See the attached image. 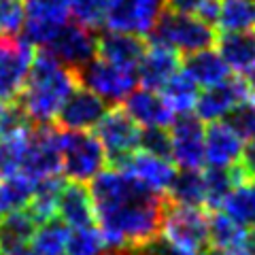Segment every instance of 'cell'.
<instances>
[{
	"mask_svg": "<svg viewBox=\"0 0 255 255\" xmlns=\"http://www.w3.org/2000/svg\"><path fill=\"white\" fill-rule=\"evenodd\" d=\"M94 217L109 249L140 247L159 236L166 198L124 170H102L90 181Z\"/></svg>",
	"mask_w": 255,
	"mask_h": 255,
	"instance_id": "1",
	"label": "cell"
},
{
	"mask_svg": "<svg viewBox=\"0 0 255 255\" xmlns=\"http://www.w3.org/2000/svg\"><path fill=\"white\" fill-rule=\"evenodd\" d=\"M77 87L75 73L53 58L49 51L38 49L30 64L28 79L17 96V105L34 126L51 124L62 102Z\"/></svg>",
	"mask_w": 255,
	"mask_h": 255,
	"instance_id": "2",
	"label": "cell"
},
{
	"mask_svg": "<svg viewBox=\"0 0 255 255\" xmlns=\"http://www.w3.org/2000/svg\"><path fill=\"white\" fill-rule=\"evenodd\" d=\"M149 45H162L177 53H196L211 49L215 45L217 32L213 26L200 21L194 15H183V13H172L164 9L162 15L149 30Z\"/></svg>",
	"mask_w": 255,
	"mask_h": 255,
	"instance_id": "3",
	"label": "cell"
},
{
	"mask_svg": "<svg viewBox=\"0 0 255 255\" xmlns=\"http://www.w3.org/2000/svg\"><path fill=\"white\" fill-rule=\"evenodd\" d=\"M159 234L181 255H198L209 245V215L202 209L177 206L166 200Z\"/></svg>",
	"mask_w": 255,
	"mask_h": 255,
	"instance_id": "4",
	"label": "cell"
},
{
	"mask_svg": "<svg viewBox=\"0 0 255 255\" xmlns=\"http://www.w3.org/2000/svg\"><path fill=\"white\" fill-rule=\"evenodd\" d=\"M107 155L92 132H60V168L70 181L85 183L102 172Z\"/></svg>",
	"mask_w": 255,
	"mask_h": 255,
	"instance_id": "5",
	"label": "cell"
},
{
	"mask_svg": "<svg viewBox=\"0 0 255 255\" xmlns=\"http://www.w3.org/2000/svg\"><path fill=\"white\" fill-rule=\"evenodd\" d=\"M73 73L77 85L94 92L111 107H119V102H124L138 85L136 70L115 66V64H109L100 58L90 60Z\"/></svg>",
	"mask_w": 255,
	"mask_h": 255,
	"instance_id": "6",
	"label": "cell"
},
{
	"mask_svg": "<svg viewBox=\"0 0 255 255\" xmlns=\"http://www.w3.org/2000/svg\"><path fill=\"white\" fill-rule=\"evenodd\" d=\"M94 136L100 140L107 164L122 170L126 162L138 151L140 126L119 107H111L94 128Z\"/></svg>",
	"mask_w": 255,
	"mask_h": 255,
	"instance_id": "7",
	"label": "cell"
},
{
	"mask_svg": "<svg viewBox=\"0 0 255 255\" xmlns=\"http://www.w3.org/2000/svg\"><path fill=\"white\" fill-rule=\"evenodd\" d=\"M23 28L19 38L32 49H43L70 17V0H21Z\"/></svg>",
	"mask_w": 255,
	"mask_h": 255,
	"instance_id": "8",
	"label": "cell"
},
{
	"mask_svg": "<svg viewBox=\"0 0 255 255\" xmlns=\"http://www.w3.org/2000/svg\"><path fill=\"white\" fill-rule=\"evenodd\" d=\"M60 128L51 124L32 126L19 172L32 183L60 174Z\"/></svg>",
	"mask_w": 255,
	"mask_h": 255,
	"instance_id": "9",
	"label": "cell"
},
{
	"mask_svg": "<svg viewBox=\"0 0 255 255\" xmlns=\"http://www.w3.org/2000/svg\"><path fill=\"white\" fill-rule=\"evenodd\" d=\"M164 11V0H109L105 26L113 32L147 36Z\"/></svg>",
	"mask_w": 255,
	"mask_h": 255,
	"instance_id": "10",
	"label": "cell"
},
{
	"mask_svg": "<svg viewBox=\"0 0 255 255\" xmlns=\"http://www.w3.org/2000/svg\"><path fill=\"white\" fill-rule=\"evenodd\" d=\"M170 162L181 170H198L204 164V126L196 115H179L170 124Z\"/></svg>",
	"mask_w": 255,
	"mask_h": 255,
	"instance_id": "11",
	"label": "cell"
},
{
	"mask_svg": "<svg viewBox=\"0 0 255 255\" xmlns=\"http://www.w3.org/2000/svg\"><path fill=\"white\" fill-rule=\"evenodd\" d=\"M49 51L62 66L70 70L81 68L83 64L96 58V36L94 30L81 26L77 21H66L64 26L51 36V41L43 47Z\"/></svg>",
	"mask_w": 255,
	"mask_h": 255,
	"instance_id": "12",
	"label": "cell"
},
{
	"mask_svg": "<svg viewBox=\"0 0 255 255\" xmlns=\"http://www.w3.org/2000/svg\"><path fill=\"white\" fill-rule=\"evenodd\" d=\"M109 111V105L102 98H98L94 92L77 85L73 92L66 96L62 107L55 115L60 130L68 132H87L96 128V124L102 119Z\"/></svg>",
	"mask_w": 255,
	"mask_h": 255,
	"instance_id": "13",
	"label": "cell"
},
{
	"mask_svg": "<svg viewBox=\"0 0 255 255\" xmlns=\"http://www.w3.org/2000/svg\"><path fill=\"white\" fill-rule=\"evenodd\" d=\"M34 49L21 38H11L0 53V100L15 102L28 79L30 64L34 60Z\"/></svg>",
	"mask_w": 255,
	"mask_h": 255,
	"instance_id": "14",
	"label": "cell"
},
{
	"mask_svg": "<svg viewBox=\"0 0 255 255\" xmlns=\"http://www.w3.org/2000/svg\"><path fill=\"white\" fill-rule=\"evenodd\" d=\"M245 100H247V94H245L241 77H230L228 81L213 85V87H204V92L198 94L196 105H194L196 117L202 124L204 122L215 124Z\"/></svg>",
	"mask_w": 255,
	"mask_h": 255,
	"instance_id": "15",
	"label": "cell"
},
{
	"mask_svg": "<svg viewBox=\"0 0 255 255\" xmlns=\"http://www.w3.org/2000/svg\"><path fill=\"white\" fill-rule=\"evenodd\" d=\"M147 51V43L142 36L126 34V32L109 30L96 38V58L122 68L136 70L142 55Z\"/></svg>",
	"mask_w": 255,
	"mask_h": 255,
	"instance_id": "16",
	"label": "cell"
},
{
	"mask_svg": "<svg viewBox=\"0 0 255 255\" xmlns=\"http://www.w3.org/2000/svg\"><path fill=\"white\" fill-rule=\"evenodd\" d=\"M179 66H181V58L177 51L162 45H151L147 47L140 64L136 66L138 85H142L145 90L159 92L179 73Z\"/></svg>",
	"mask_w": 255,
	"mask_h": 255,
	"instance_id": "17",
	"label": "cell"
},
{
	"mask_svg": "<svg viewBox=\"0 0 255 255\" xmlns=\"http://www.w3.org/2000/svg\"><path fill=\"white\" fill-rule=\"evenodd\" d=\"M124 111L130 115L140 128H170L174 122V113L166 105L159 92L153 90H134L124 100Z\"/></svg>",
	"mask_w": 255,
	"mask_h": 255,
	"instance_id": "18",
	"label": "cell"
},
{
	"mask_svg": "<svg viewBox=\"0 0 255 255\" xmlns=\"http://www.w3.org/2000/svg\"><path fill=\"white\" fill-rule=\"evenodd\" d=\"M243 140L226 122H215L204 130V162L213 168H230L238 164Z\"/></svg>",
	"mask_w": 255,
	"mask_h": 255,
	"instance_id": "19",
	"label": "cell"
},
{
	"mask_svg": "<svg viewBox=\"0 0 255 255\" xmlns=\"http://www.w3.org/2000/svg\"><path fill=\"white\" fill-rule=\"evenodd\" d=\"M122 170L132 174L138 183H142V185L149 187L151 191H155V194L168 191L174 174H177L174 164L170 159L151 155V153H145V151H136V153L126 162Z\"/></svg>",
	"mask_w": 255,
	"mask_h": 255,
	"instance_id": "20",
	"label": "cell"
},
{
	"mask_svg": "<svg viewBox=\"0 0 255 255\" xmlns=\"http://www.w3.org/2000/svg\"><path fill=\"white\" fill-rule=\"evenodd\" d=\"M60 221L73 228H87L94 226V206H92V196L83 183H64L58 198V211Z\"/></svg>",
	"mask_w": 255,
	"mask_h": 255,
	"instance_id": "21",
	"label": "cell"
},
{
	"mask_svg": "<svg viewBox=\"0 0 255 255\" xmlns=\"http://www.w3.org/2000/svg\"><path fill=\"white\" fill-rule=\"evenodd\" d=\"M38 223L28 211L6 213L0 219V255H26Z\"/></svg>",
	"mask_w": 255,
	"mask_h": 255,
	"instance_id": "22",
	"label": "cell"
},
{
	"mask_svg": "<svg viewBox=\"0 0 255 255\" xmlns=\"http://www.w3.org/2000/svg\"><path fill=\"white\" fill-rule=\"evenodd\" d=\"M217 53L234 73H245L255 64V30L249 32H221L215 38Z\"/></svg>",
	"mask_w": 255,
	"mask_h": 255,
	"instance_id": "23",
	"label": "cell"
},
{
	"mask_svg": "<svg viewBox=\"0 0 255 255\" xmlns=\"http://www.w3.org/2000/svg\"><path fill=\"white\" fill-rule=\"evenodd\" d=\"M181 66H183V73H185L191 81L196 85H202V87L219 85L232 77V70L226 66L221 55L213 49H204V51H196V53L185 55Z\"/></svg>",
	"mask_w": 255,
	"mask_h": 255,
	"instance_id": "24",
	"label": "cell"
},
{
	"mask_svg": "<svg viewBox=\"0 0 255 255\" xmlns=\"http://www.w3.org/2000/svg\"><path fill=\"white\" fill-rule=\"evenodd\" d=\"M245 181L247 179L238 164L230 166V168H213V166H209V168L202 172L204 206H209L211 211L221 209V204L228 198L230 191Z\"/></svg>",
	"mask_w": 255,
	"mask_h": 255,
	"instance_id": "25",
	"label": "cell"
},
{
	"mask_svg": "<svg viewBox=\"0 0 255 255\" xmlns=\"http://www.w3.org/2000/svg\"><path fill=\"white\" fill-rule=\"evenodd\" d=\"M245 234L247 230L230 219L226 213L213 211V215H209V245L226 255H236L238 251H243Z\"/></svg>",
	"mask_w": 255,
	"mask_h": 255,
	"instance_id": "26",
	"label": "cell"
},
{
	"mask_svg": "<svg viewBox=\"0 0 255 255\" xmlns=\"http://www.w3.org/2000/svg\"><path fill=\"white\" fill-rule=\"evenodd\" d=\"M62 187H64V179L60 177V174L47 177L43 181L34 183V194H32V200H30L26 211L30 213V217L34 219L38 226L55 217V211H58V198H60Z\"/></svg>",
	"mask_w": 255,
	"mask_h": 255,
	"instance_id": "27",
	"label": "cell"
},
{
	"mask_svg": "<svg viewBox=\"0 0 255 255\" xmlns=\"http://www.w3.org/2000/svg\"><path fill=\"white\" fill-rule=\"evenodd\" d=\"M168 200L177 206H191V209H202L204 206V185L202 172L198 170H179L168 187Z\"/></svg>",
	"mask_w": 255,
	"mask_h": 255,
	"instance_id": "28",
	"label": "cell"
},
{
	"mask_svg": "<svg viewBox=\"0 0 255 255\" xmlns=\"http://www.w3.org/2000/svg\"><path fill=\"white\" fill-rule=\"evenodd\" d=\"M34 194V183L23 172H11L0 179V213L26 211Z\"/></svg>",
	"mask_w": 255,
	"mask_h": 255,
	"instance_id": "29",
	"label": "cell"
},
{
	"mask_svg": "<svg viewBox=\"0 0 255 255\" xmlns=\"http://www.w3.org/2000/svg\"><path fill=\"white\" fill-rule=\"evenodd\" d=\"M223 213L245 230L255 228V181L241 183L223 200Z\"/></svg>",
	"mask_w": 255,
	"mask_h": 255,
	"instance_id": "30",
	"label": "cell"
},
{
	"mask_svg": "<svg viewBox=\"0 0 255 255\" xmlns=\"http://www.w3.org/2000/svg\"><path fill=\"white\" fill-rule=\"evenodd\" d=\"M215 26L221 32L255 30V0H223Z\"/></svg>",
	"mask_w": 255,
	"mask_h": 255,
	"instance_id": "31",
	"label": "cell"
},
{
	"mask_svg": "<svg viewBox=\"0 0 255 255\" xmlns=\"http://www.w3.org/2000/svg\"><path fill=\"white\" fill-rule=\"evenodd\" d=\"M159 94H162V98L166 100V105L170 107V111L174 115H177V113L185 115L196 105L198 85L191 81V79L183 73V70H179V73L174 75L170 81L162 87V90H159Z\"/></svg>",
	"mask_w": 255,
	"mask_h": 255,
	"instance_id": "32",
	"label": "cell"
},
{
	"mask_svg": "<svg viewBox=\"0 0 255 255\" xmlns=\"http://www.w3.org/2000/svg\"><path fill=\"white\" fill-rule=\"evenodd\" d=\"M70 228L66 223H62L60 219H49L41 223L32 238V251L43 253V255H64V247H66Z\"/></svg>",
	"mask_w": 255,
	"mask_h": 255,
	"instance_id": "33",
	"label": "cell"
},
{
	"mask_svg": "<svg viewBox=\"0 0 255 255\" xmlns=\"http://www.w3.org/2000/svg\"><path fill=\"white\" fill-rule=\"evenodd\" d=\"M109 247L102 238L100 230L94 226L87 228H73L68 232L64 255H107Z\"/></svg>",
	"mask_w": 255,
	"mask_h": 255,
	"instance_id": "34",
	"label": "cell"
},
{
	"mask_svg": "<svg viewBox=\"0 0 255 255\" xmlns=\"http://www.w3.org/2000/svg\"><path fill=\"white\" fill-rule=\"evenodd\" d=\"M109 0H70V15L77 23L96 30L105 23Z\"/></svg>",
	"mask_w": 255,
	"mask_h": 255,
	"instance_id": "35",
	"label": "cell"
},
{
	"mask_svg": "<svg viewBox=\"0 0 255 255\" xmlns=\"http://www.w3.org/2000/svg\"><path fill=\"white\" fill-rule=\"evenodd\" d=\"M223 119H226V124L238 134L241 140L255 138V105H251L249 100L236 105Z\"/></svg>",
	"mask_w": 255,
	"mask_h": 255,
	"instance_id": "36",
	"label": "cell"
},
{
	"mask_svg": "<svg viewBox=\"0 0 255 255\" xmlns=\"http://www.w3.org/2000/svg\"><path fill=\"white\" fill-rule=\"evenodd\" d=\"M23 28L21 0H0V38H19Z\"/></svg>",
	"mask_w": 255,
	"mask_h": 255,
	"instance_id": "37",
	"label": "cell"
},
{
	"mask_svg": "<svg viewBox=\"0 0 255 255\" xmlns=\"http://www.w3.org/2000/svg\"><path fill=\"white\" fill-rule=\"evenodd\" d=\"M138 151L170 159V136L168 128H140Z\"/></svg>",
	"mask_w": 255,
	"mask_h": 255,
	"instance_id": "38",
	"label": "cell"
},
{
	"mask_svg": "<svg viewBox=\"0 0 255 255\" xmlns=\"http://www.w3.org/2000/svg\"><path fill=\"white\" fill-rule=\"evenodd\" d=\"M238 166L245 174V179L255 181V138L247 140V145H243L241 151V159H238Z\"/></svg>",
	"mask_w": 255,
	"mask_h": 255,
	"instance_id": "39",
	"label": "cell"
},
{
	"mask_svg": "<svg viewBox=\"0 0 255 255\" xmlns=\"http://www.w3.org/2000/svg\"><path fill=\"white\" fill-rule=\"evenodd\" d=\"M202 2L204 0H164V4L168 11L183 13V15H194V17H196L198 9L202 6Z\"/></svg>",
	"mask_w": 255,
	"mask_h": 255,
	"instance_id": "40",
	"label": "cell"
},
{
	"mask_svg": "<svg viewBox=\"0 0 255 255\" xmlns=\"http://www.w3.org/2000/svg\"><path fill=\"white\" fill-rule=\"evenodd\" d=\"M241 81H243V87H245L247 100H249L251 105H255V64L241 75Z\"/></svg>",
	"mask_w": 255,
	"mask_h": 255,
	"instance_id": "41",
	"label": "cell"
},
{
	"mask_svg": "<svg viewBox=\"0 0 255 255\" xmlns=\"http://www.w3.org/2000/svg\"><path fill=\"white\" fill-rule=\"evenodd\" d=\"M243 251L247 255H255V228H249L245 234V243H243Z\"/></svg>",
	"mask_w": 255,
	"mask_h": 255,
	"instance_id": "42",
	"label": "cell"
},
{
	"mask_svg": "<svg viewBox=\"0 0 255 255\" xmlns=\"http://www.w3.org/2000/svg\"><path fill=\"white\" fill-rule=\"evenodd\" d=\"M9 41H11V38H0V53L4 51V47H6V43H9Z\"/></svg>",
	"mask_w": 255,
	"mask_h": 255,
	"instance_id": "43",
	"label": "cell"
},
{
	"mask_svg": "<svg viewBox=\"0 0 255 255\" xmlns=\"http://www.w3.org/2000/svg\"><path fill=\"white\" fill-rule=\"evenodd\" d=\"M26 255H43V253H36V251H32V249H30V251H28Z\"/></svg>",
	"mask_w": 255,
	"mask_h": 255,
	"instance_id": "44",
	"label": "cell"
},
{
	"mask_svg": "<svg viewBox=\"0 0 255 255\" xmlns=\"http://www.w3.org/2000/svg\"><path fill=\"white\" fill-rule=\"evenodd\" d=\"M236 255H247V253H245V251H238V253H236Z\"/></svg>",
	"mask_w": 255,
	"mask_h": 255,
	"instance_id": "45",
	"label": "cell"
},
{
	"mask_svg": "<svg viewBox=\"0 0 255 255\" xmlns=\"http://www.w3.org/2000/svg\"><path fill=\"white\" fill-rule=\"evenodd\" d=\"M0 179H2V174H0Z\"/></svg>",
	"mask_w": 255,
	"mask_h": 255,
	"instance_id": "46",
	"label": "cell"
},
{
	"mask_svg": "<svg viewBox=\"0 0 255 255\" xmlns=\"http://www.w3.org/2000/svg\"><path fill=\"white\" fill-rule=\"evenodd\" d=\"M0 215H2V213H0Z\"/></svg>",
	"mask_w": 255,
	"mask_h": 255,
	"instance_id": "47",
	"label": "cell"
}]
</instances>
